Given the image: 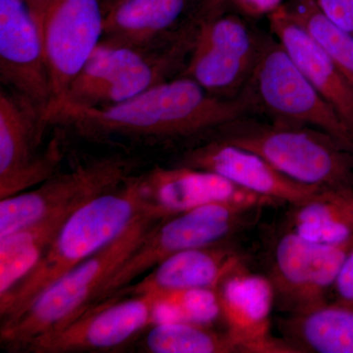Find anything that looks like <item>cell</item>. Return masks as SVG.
Returning <instances> with one entry per match:
<instances>
[{
  "mask_svg": "<svg viewBox=\"0 0 353 353\" xmlns=\"http://www.w3.org/2000/svg\"><path fill=\"white\" fill-rule=\"evenodd\" d=\"M253 108L245 90L236 99H225L182 76L114 105L60 106L48 116L46 124L61 125L97 141L123 138L154 143L221 129Z\"/></svg>",
  "mask_w": 353,
  "mask_h": 353,
  "instance_id": "1",
  "label": "cell"
},
{
  "mask_svg": "<svg viewBox=\"0 0 353 353\" xmlns=\"http://www.w3.org/2000/svg\"><path fill=\"white\" fill-rule=\"evenodd\" d=\"M148 213L157 214L146 201L143 175L128 176L118 187L77 208L34 268L0 297L1 325L15 321L46 288Z\"/></svg>",
  "mask_w": 353,
  "mask_h": 353,
  "instance_id": "2",
  "label": "cell"
},
{
  "mask_svg": "<svg viewBox=\"0 0 353 353\" xmlns=\"http://www.w3.org/2000/svg\"><path fill=\"white\" fill-rule=\"evenodd\" d=\"M163 220L153 213L141 216L112 243L46 288L15 321L1 325L2 345L11 352L24 350L34 339L80 317L94 305L106 281Z\"/></svg>",
  "mask_w": 353,
  "mask_h": 353,
  "instance_id": "3",
  "label": "cell"
},
{
  "mask_svg": "<svg viewBox=\"0 0 353 353\" xmlns=\"http://www.w3.org/2000/svg\"><path fill=\"white\" fill-rule=\"evenodd\" d=\"M241 120V119H240ZM234 121L218 139L250 150L288 178L321 189L353 185V152L314 128Z\"/></svg>",
  "mask_w": 353,
  "mask_h": 353,
  "instance_id": "4",
  "label": "cell"
},
{
  "mask_svg": "<svg viewBox=\"0 0 353 353\" xmlns=\"http://www.w3.org/2000/svg\"><path fill=\"white\" fill-rule=\"evenodd\" d=\"M264 208L255 202H216L161 221L102 285L94 305L132 284L171 255L227 240L248 226Z\"/></svg>",
  "mask_w": 353,
  "mask_h": 353,
  "instance_id": "5",
  "label": "cell"
},
{
  "mask_svg": "<svg viewBox=\"0 0 353 353\" xmlns=\"http://www.w3.org/2000/svg\"><path fill=\"white\" fill-rule=\"evenodd\" d=\"M245 90L276 122L320 130L353 152L352 132L275 38L265 39Z\"/></svg>",
  "mask_w": 353,
  "mask_h": 353,
  "instance_id": "6",
  "label": "cell"
},
{
  "mask_svg": "<svg viewBox=\"0 0 353 353\" xmlns=\"http://www.w3.org/2000/svg\"><path fill=\"white\" fill-rule=\"evenodd\" d=\"M43 114L17 92L0 90V199L15 196L57 173L61 143L53 139L43 152Z\"/></svg>",
  "mask_w": 353,
  "mask_h": 353,
  "instance_id": "7",
  "label": "cell"
},
{
  "mask_svg": "<svg viewBox=\"0 0 353 353\" xmlns=\"http://www.w3.org/2000/svg\"><path fill=\"white\" fill-rule=\"evenodd\" d=\"M132 168L127 158H101L66 173H57L34 189L1 199L0 238L113 190L131 176Z\"/></svg>",
  "mask_w": 353,
  "mask_h": 353,
  "instance_id": "8",
  "label": "cell"
},
{
  "mask_svg": "<svg viewBox=\"0 0 353 353\" xmlns=\"http://www.w3.org/2000/svg\"><path fill=\"white\" fill-rule=\"evenodd\" d=\"M157 294L110 297L62 328L41 334L26 352H109L138 338L154 324Z\"/></svg>",
  "mask_w": 353,
  "mask_h": 353,
  "instance_id": "9",
  "label": "cell"
},
{
  "mask_svg": "<svg viewBox=\"0 0 353 353\" xmlns=\"http://www.w3.org/2000/svg\"><path fill=\"white\" fill-rule=\"evenodd\" d=\"M353 241L326 245L289 231L274 252L271 282L275 301L290 313L303 312L328 303L334 281Z\"/></svg>",
  "mask_w": 353,
  "mask_h": 353,
  "instance_id": "10",
  "label": "cell"
},
{
  "mask_svg": "<svg viewBox=\"0 0 353 353\" xmlns=\"http://www.w3.org/2000/svg\"><path fill=\"white\" fill-rule=\"evenodd\" d=\"M39 24L52 88L48 115L101 43L104 11L101 0H50Z\"/></svg>",
  "mask_w": 353,
  "mask_h": 353,
  "instance_id": "11",
  "label": "cell"
},
{
  "mask_svg": "<svg viewBox=\"0 0 353 353\" xmlns=\"http://www.w3.org/2000/svg\"><path fill=\"white\" fill-rule=\"evenodd\" d=\"M0 77L41 111L44 124L52 103L50 70L41 24L26 0H0Z\"/></svg>",
  "mask_w": 353,
  "mask_h": 353,
  "instance_id": "12",
  "label": "cell"
},
{
  "mask_svg": "<svg viewBox=\"0 0 353 353\" xmlns=\"http://www.w3.org/2000/svg\"><path fill=\"white\" fill-rule=\"evenodd\" d=\"M176 165L213 172L276 203L296 205L323 190L296 182L256 153L218 138L188 150Z\"/></svg>",
  "mask_w": 353,
  "mask_h": 353,
  "instance_id": "13",
  "label": "cell"
},
{
  "mask_svg": "<svg viewBox=\"0 0 353 353\" xmlns=\"http://www.w3.org/2000/svg\"><path fill=\"white\" fill-rule=\"evenodd\" d=\"M221 317L227 332L246 353L296 352L270 334L275 290L270 279L245 269L229 276L217 289Z\"/></svg>",
  "mask_w": 353,
  "mask_h": 353,
  "instance_id": "14",
  "label": "cell"
},
{
  "mask_svg": "<svg viewBox=\"0 0 353 353\" xmlns=\"http://www.w3.org/2000/svg\"><path fill=\"white\" fill-rule=\"evenodd\" d=\"M146 201L162 219L216 202H255L270 206L276 202L252 194L213 172L176 165L157 167L143 174Z\"/></svg>",
  "mask_w": 353,
  "mask_h": 353,
  "instance_id": "15",
  "label": "cell"
},
{
  "mask_svg": "<svg viewBox=\"0 0 353 353\" xmlns=\"http://www.w3.org/2000/svg\"><path fill=\"white\" fill-rule=\"evenodd\" d=\"M259 57L240 32L222 26H205L196 31L183 76L211 94L228 99L224 95L245 87Z\"/></svg>",
  "mask_w": 353,
  "mask_h": 353,
  "instance_id": "16",
  "label": "cell"
},
{
  "mask_svg": "<svg viewBox=\"0 0 353 353\" xmlns=\"http://www.w3.org/2000/svg\"><path fill=\"white\" fill-rule=\"evenodd\" d=\"M241 269L245 267L241 255L221 241L171 255L141 280L123 288L110 297L180 290H217L229 276Z\"/></svg>",
  "mask_w": 353,
  "mask_h": 353,
  "instance_id": "17",
  "label": "cell"
},
{
  "mask_svg": "<svg viewBox=\"0 0 353 353\" xmlns=\"http://www.w3.org/2000/svg\"><path fill=\"white\" fill-rule=\"evenodd\" d=\"M268 18L274 38L353 134L352 83L290 15L285 4Z\"/></svg>",
  "mask_w": 353,
  "mask_h": 353,
  "instance_id": "18",
  "label": "cell"
},
{
  "mask_svg": "<svg viewBox=\"0 0 353 353\" xmlns=\"http://www.w3.org/2000/svg\"><path fill=\"white\" fill-rule=\"evenodd\" d=\"M190 0H114L104 12V39L154 48L164 41Z\"/></svg>",
  "mask_w": 353,
  "mask_h": 353,
  "instance_id": "19",
  "label": "cell"
},
{
  "mask_svg": "<svg viewBox=\"0 0 353 353\" xmlns=\"http://www.w3.org/2000/svg\"><path fill=\"white\" fill-rule=\"evenodd\" d=\"M285 343L296 352L353 353V307L325 303L290 313L282 323Z\"/></svg>",
  "mask_w": 353,
  "mask_h": 353,
  "instance_id": "20",
  "label": "cell"
},
{
  "mask_svg": "<svg viewBox=\"0 0 353 353\" xmlns=\"http://www.w3.org/2000/svg\"><path fill=\"white\" fill-rule=\"evenodd\" d=\"M292 209L290 231L326 245L353 241V185L323 189Z\"/></svg>",
  "mask_w": 353,
  "mask_h": 353,
  "instance_id": "21",
  "label": "cell"
},
{
  "mask_svg": "<svg viewBox=\"0 0 353 353\" xmlns=\"http://www.w3.org/2000/svg\"><path fill=\"white\" fill-rule=\"evenodd\" d=\"M80 206L58 211L0 238V297L34 268L69 216Z\"/></svg>",
  "mask_w": 353,
  "mask_h": 353,
  "instance_id": "22",
  "label": "cell"
},
{
  "mask_svg": "<svg viewBox=\"0 0 353 353\" xmlns=\"http://www.w3.org/2000/svg\"><path fill=\"white\" fill-rule=\"evenodd\" d=\"M141 350L150 353H243L241 343L228 332L219 333L208 324L155 323L146 332Z\"/></svg>",
  "mask_w": 353,
  "mask_h": 353,
  "instance_id": "23",
  "label": "cell"
},
{
  "mask_svg": "<svg viewBox=\"0 0 353 353\" xmlns=\"http://www.w3.org/2000/svg\"><path fill=\"white\" fill-rule=\"evenodd\" d=\"M288 12L353 85V36L328 19L315 0H289Z\"/></svg>",
  "mask_w": 353,
  "mask_h": 353,
  "instance_id": "24",
  "label": "cell"
},
{
  "mask_svg": "<svg viewBox=\"0 0 353 353\" xmlns=\"http://www.w3.org/2000/svg\"><path fill=\"white\" fill-rule=\"evenodd\" d=\"M155 323L210 324L221 317L217 290H180L157 292Z\"/></svg>",
  "mask_w": 353,
  "mask_h": 353,
  "instance_id": "25",
  "label": "cell"
},
{
  "mask_svg": "<svg viewBox=\"0 0 353 353\" xmlns=\"http://www.w3.org/2000/svg\"><path fill=\"white\" fill-rule=\"evenodd\" d=\"M321 12L353 36V0H315Z\"/></svg>",
  "mask_w": 353,
  "mask_h": 353,
  "instance_id": "26",
  "label": "cell"
},
{
  "mask_svg": "<svg viewBox=\"0 0 353 353\" xmlns=\"http://www.w3.org/2000/svg\"><path fill=\"white\" fill-rule=\"evenodd\" d=\"M332 294L334 303L353 307V245L339 270Z\"/></svg>",
  "mask_w": 353,
  "mask_h": 353,
  "instance_id": "27",
  "label": "cell"
},
{
  "mask_svg": "<svg viewBox=\"0 0 353 353\" xmlns=\"http://www.w3.org/2000/svg\"><path fill=\"white\" fill-rule=\"evenodd\" d=\"M234 6L246 15L259 17L269 16L284 6V0H232Z\"/></svg>",
  "mask_w": 353,
  "mask_h": 353,
  "instance_id": "28",
  "label": "cell"
},
{
  "mask_svg": "<svg viewBox=\"0 0 353 353\" xmlns=\"http://www.w3.org/2000/svg\"><path fill=\"white\" fill-rule=\"evenodd\" d=\"M26 1L31 7L32 12L34 13L39 21H41L50 0H26Z\"/></svg>",
  "mask_w": 353,
  "mask_h": 353,
  "instance_id": "29",
  "label": "cell"
}]
</instances>
